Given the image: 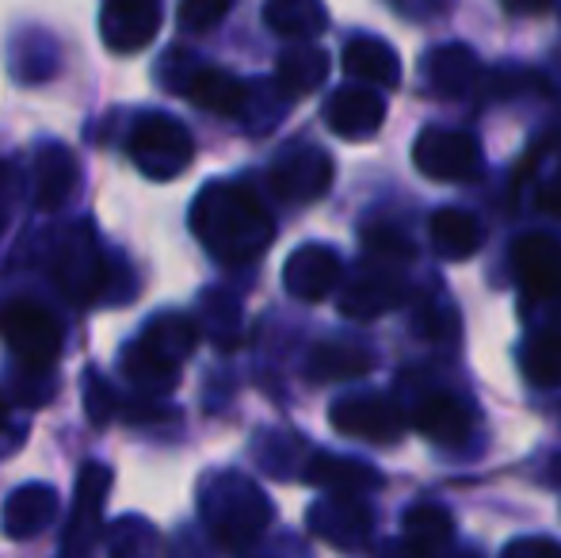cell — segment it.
Returning <instances> with one entry per match:
<instances>
[{"instance_id":"cell-38","label":"cell","mask_w":561,"mask_h":558,"mask_svg":"<svg viewBox=\"0 0 561 558\" xmlns=\"http://www.w3.org/2000/svg\"><path fill=\"white\" fill-rule=\"evenodd\" d=\"M27 379H15V398L27 406H43L54 395V379L50 372H23Z\"/></svg>"},{"instance_id":"cell-26","label":"cell","mask_w":561,"mask_h":558,"mask_svg":"<svg viewBox=\"0 0 561 558\" xmlns=\"http://www.w3.org/2000/svg\"><path fill=\"white\" fill-rule=\"evenodd\" d=\"M138 344L153 352V356H161L164 364L180 367L199 344V326L192 318H184V314H161V318H153L141 329Z\"/></svg>"},{"instance_id":"cell-16","label":"cell","mask_w":561,"mask_h":558,"mask_svg":"<svg viewBox=\"0 0 561 558\" xmlns=\"http://www.w3.org/2000/svg\"><path fill=\"white\" fill-rule=\"evenodd\" d=\"M340 280H344V264H340V257L329 246H302L283 264V283L302 303L329 298L340 287Z\"/></svg>"},{"instance_id":"cell-17","label":"cell","mask_w":561,"mask_h":558,"mask_svg":"<svg viewBox=\"0 0 561 558\" xmlns=\"http://www.w3.org/2000/svg\"><path fill=\"white\" fill-rule=\"evenodd\" d=\"M416 432H421L428 444H439V447H458L470 440L473 432V413L470 406L462 402L458 395H447V390H436V395L421 398L409 418Z\"/></svg>"},{"instance_id":"cell-6","label":"cell","mask_w":561,"mask_h":558,"mask_svg":"<svg viewBox=\"0 0 561 558\" xmlns=\"http://www.w3.org/2000/svg\"><path fill=\"white\" fill-rule=\"evenodd\" d=\"M413 164L428 180L458 184V180H473L481 172V146L466 130L424 127L413 141Z\"/></svg>"},{"instance_id":"cell-37","label":"cell","mask_w":561,"mask_h":558,"mask_svg":"<svg viewBox=\"0 0 561 558\" xmlns=\"http://www.w3.org/2000/svg\"><path fill=\"white\" fill-rule=\"evenodd\" d=\"M501 558H561V544L550 536H524L512 539L501 551Z\"/></svg>"},{"instance_id":"cell-28","label":"cell","mask_w":561,"mask_h":558,"mask_svg":"<svg viewBox=\"0 0 561 558\" xmlns=\"http://www.w3.org/2000/svg\"><path fill=\"white\" fill-rule=\"evenodd\" d=\"M264 23L279 38H295L298 46H310L329 27V12L313 0H272L264 4Z\"/></svg>"},{"instance_id":"cell-42","label":"cell","mask_w":561,"mask_h":558,"mask_svg":"<svg viewBox=\"0 0 561 558\" xmlns=\"http://www.w3.org/2000/svg\"><path fill=\"white\" fill-rule=\"evenodd\" d=\"M455 558H478V555H455Z\"/></svg>"},{"instance_id":"cell-13","label":"cell","mask_w":561,"mask_h":558,"mask_svg":"<svg viewBox=\"0 0 561 558\" xmlns=\"http://www.w3.org/2000/svg\"><path fill=\"white\" fill-rule=\"evenodd\" d=\"M161 4L157 0H107L100 8V35L104 46L115 54H138L161 31Z\"/></svg>"},{"instance_id":"cell-34","label":"cell","mask_w":561,"mask_h":558,"mask_svg":"<svg viewBox=\"0 0 561 558\" xmlns=\"http://www.w3.org/2000/svg\"><path fill=\"white\" fill-rule=\"evenodd\" d=\"M81 387H84V413H89L92 424H107V421H115L118 413H123V410H118V395L112 390V383H107L104 375L92 372V367L84 372Z\"/></svg>"},{"instance_id":"cell-24","label":"cell","mask_w":561,"mask_h":558,"mask_svg":"<svg viewBox=\"0 0 561 558\" xmlns=\"http://www.w3.org/2000/svg\"><path fill=\"white\" fill-rule=\"evenodd\" d=\"M428 238L444 261H470L485 246V226L462 207H439L428 223Z\"/></svg>"},{"instance_id":"cell-4","label":"cell","mask_w":561,"mask_h":558,"mask_svg":"<svg viewBox=\"0 0 561 558\" xmlns=\"http://www.w3.org/2000/svg\"><path fill=\"white\" fill-rule=\"evenodd\" d=\"M126 153L138 164L141 176L164 184V180H176L180 172H187V164H192V157H195V138L176 115L149 112L134 123Z\"/></svg>"},{"instance_id":"cell-41","label":"cell","mask_w":561,"mask_h":558,"mask_svg":"<svg viewBox=\"0 0 561 558\" xmlns=\"http://www.w3.org/2000/svg\"><path fill=\"white\" fill-rule=\"evenodd\" d=\"M4 421H8V406H4V398H0V429H4Z\"/></svg>"},{"instance_id":"cell-27","label":"cell","mask_w":561,"mask_h":558,"mask_svg":"<svg viewBox=\"0 0 561 558\" xmlns=\"http://www.w3.org/2000/svg\"><path fill=\"white\" fill-rule=\"evenodd\" d=\"M450 536H455V516H450L444 505L424 501V505H413L405 513L398 544H405L409 551H416L421 558H436L439 547L450 544Z\"/></svg>"},{"instance_id":"cell-14","label":"cell","mask_w":561,"mask_h":558,"mask_svg":"<svg viewBox=\"0 0 561 558\" xmlns=\"http://www.w3.org/2000/svg\"><path fill=\"white\" fill-rule=\"evenodd\" d=\"M325 123L336 138L367 141L378 135L386 123V100L382 92H370L363 84H344L325 100Z\"/></svg>"},{"instance_id":"cell-3","label":"cell","mask_w":561,"mask_h":558,"mask_svg":"<svg viewBox=\"0 0 561 558\" xmlns=\"http://www.w3.org/2000/svg\"><path fill=\"white\" fill-rule=\"evenodd\" d=\"M50 276L58 291L77 306H89L96 298L112 295V264L100 249L96 234L89 223H77L54 238L50 249Z\"/></svg>"},{"instance_id":"cell-29","label":"cell","mask_w":561,"mask_h":558,"mask_svg":"<svg viewBox=\"0 0 561 558\" xmlns=\"http://www.w3.org/2000/svg\"><path fill=\"white\" fill-rule=\"evenodd\" d=\"M519 372L531 387H561V329H539L519 344Z\"/></svg>"},{"instance_id":"cell-35","label":"cell","mask_w":561,"mask_h":558,"mask_svg":"<svg viewBox=\"0 0 561 558\" xmlns=\"http://www.w3.org/2000/svg\"><path fill=\"white\" fill-rule=\"evenodd\" d=\"M180 27L192 35H207L215 23H222L229 15V0H184L180 4Z\"/></svg>"},{"instance_id":"cell-10","label":"cell","mask_w":561,"mask_h":558,"mask_svg":"<svg viewBox=\"0 0 561 558\" xmlns=\"http://www.w3.org/2000/svg\"><path fill=\"white\" fill-rule=\"evenodd\" d=\"M329 421H333L340 436L363 440V444H398L401 432H405V413L386 395L340 398L329 410Z\"/></svg>"},{"instance_id":"cell-8","label":"cell","mask_w":561,"mask_h":558,"mask_svg":"<svg viewBox=\"0 0 561 558\" xmlns=\"http://www.w3.org/2000/svg\"><path fill=\"white\" fill-rule=\"evenodd\" d=\"M409 303V283L398 269H386V264H363L355 276L344 280L340 287V314L352 321H375L382 314L398 310Z\"/></svg>"},{"instance_id":"cell-39","label":"cell","mask_w":561,"mask_h":558,"mask_svg":"<svg viewBox=\"0 0 561 558\" xmlns=\"http://www.w3.org/2000/svg\"><path fill=\"white\" fill-rule=\"evenodd\" d=\"M535 200H539L542 210H550V215H561V169L550 180H542L539 195H535Z\"/></svg>"},{"instance_id":"cell-23","label":"cell","mask_w":561,"mask_h":558,"mask_svg":"<svg viewBox=\"0 0 561 558\" xmlns=\"http://www.w3.org/2000/svg\"><path fill=\"white\" fill-rule=\"evenodd\" d=\"M375 367V352L355 341H318L306 356V379L310 383H347L363 379Z\"/></svg>"},{"instance_id":"cell-7","label":"cell","mask_w":561,"mask_h":558,"mask_svg":"<svg viewBox=\"0 0 561 558\" xmlns=\"http://www.w3.org/2000/svg\"><path fill=\"white\" fill-rule=\"evenodd\" d=\"M107 493H112V467L89 463L77 478L73 509H69L66 536H61V555L66 558H89V551L96 547L100 532H104Z\"/></svg>"},{"instance_id":"cell-9","label":"cell","mask_w":561,"mask_h":558,"mask_svg":"<svg viewBox=\"0 0 561 558\" xmlns=\"http://www.w3.org/2000/svg\"><path fill=\"white\" fill-rule=\"evenodd\" d=\"M267 184L283 203H313L333 187V157L318 146H290L267 169Z\"/></svg>"},{"instance_id":"cell-40","label":"cell","mask_w":561,"mask_h":558,"mask_svg":"<svg viewBox=\"0 0 561 558\" xmlns=\"http://www.w3.org/2000/svg\"><path fill=\"white\" fill-rule=\"evenodd\" d=\"M504 12H508V15H550V12H554V4H547V0H539V4H519V0H504Z\"/></svg>"},{"instance_id":"cell-32","label":"cell","mask_w":561,"mask_h":558,"mask_svg":"<svg viewBox=\"0 0 561 558\" xmlns=\"http://www.w3.org/2000/svg\"><path fill=\"white\" fill-rule=\"evenodd\" d=\"M203 329H207L215 344L233 349L237 337H241V306H237V298H229L226 291H207V295H203V326H199V333H203Z\"/></svg>"},{"instance_id":"cell-15","label":"cell","mask_w":561,"mask_h":558,"mask_svg":"<svg viewBox=\"0 0 561 558\" xmlns=\"http://www.w3.org/2000/svg\"><path fill=\"white\" fill-rule=\"evenodd\" d=\"M61 498L54 486L46 482H27L20 490L8 493L4 509H0V528H4L8 539L23 544V539H35L58 521Z\"/></svg>"},{"instance_id":"cell-11","label":"cell","mask_w":561,"mask_h":558,"mask_svg":"<svg viewBox=\"0 0 561 558\" xmlns=\"http://www.w3.org/2000/svg\"><path fill=\"white\" fill-rule=\"evenodd\" d=\"M512 272L527 303L561 298V241L550 234H519L512 241Z\"/></svg>"},{"instance_id":"cell-22","label":"cell","mask_w":561,"mask_h":558,"mask_svg":"<svg viewBox=\"0 0 561 558\" xmlns=\"http://www.w3.org/2000/svg\"><path fill=\"white\" fill-rule=\"evenodd\" d=\"M180 96H187L199 112H210V115H244L249 112L252 92L241 77L226 73V69L195 66V73L187 77Z\"/></svg>"},{"instance_id":"cell-5","label":"cell","mask_w":561,"mask_h":558,"mask_svg":"<svg viewBox=\"0 0 561 558\" xmlns=\"http://www.w3.org/2000/svg\"><path fill=\"white\" fill-rule=\"evenodd\" d=\"M0 341L20 360L23 372H50L61 352V326L35 298H8L0 303Z\"/></svg>"},{"instance_id":"cell-21","label":"cell","mask_w":561,"mask_h":558,"mask_svg":"<svg viewBox=\"0 0 561 558\" xmlns=\"http://www.w3.org/2000/svg\"><path fill=\"white\" fill-rule=\"evenodd\" d=\"M478 77H481V66L470 46L447 43V46H432V50L424 54V84H428L436 96L462 100L466 92H473Z\"/></svg>"},{"instance_id":"cell-36","label":"cell","mask_w":561,"mask_h":558,"mask_svg":"<svg viewBox=\"0 0 561 558\" xmlns=\"http://www.w3.org/2000/svg\"><path fill=\"white\" fill-rule=\"evenodd\" d=\"M195 66H199V58H192V54H184V50H169V54H164V61H161L164 89H172L180 96V92H184V84H187V77L195 73Z\"/></svg>"},{"instance_id":"cell-30","label":"cell","mask_w":561,"mask_h":558,"mask_svg":"<svg viewBox=\"0 0 561 558\" xmlns=\"http://www.w3.org/2000/svg\"><path fill=\"white\" fill-rule=\"evenodd\" d=\"M123 375L141 390V395H169L172 387L180 383V367L164 364L161 356H153L149 349H141L138 341L123 349Z\"/></svg>"},{"instance_id":"cell-12","label":"cell","mask_w":561,"mask_h":558,"mask_svg":"<svg viewBox=\"0 0 561 558\" xmlns=\"http://www.w3.org/2000/svg\"><path fill=\"white\" fill-rule=\"evenodd\" d=\"M306 528L340 551H359L375 532V513L363 498H329L325 493L306 513Z\"/></svg>"},{"instance_id":"cell-19","label":"cell","mask_w":561,"mask_h":558,"mask_svg":"<svg viewBox=\"0 0 561 558\" xmlns=\"http://www.w3.org/2000/svg\"><path fill=\"white\" fill-rule=\"evenodd\" d=\"M81 184V164L58 141H43L35 149V207L38 210H61L77 195Z\"/></svg>"},{"instance_id":"cell-31","label":"cell","mask_w":561,"mask_h":558,"mask_svg":"<svg viewBox=\"0 0 561 558\" xmlns=\"http://www.w3.org/2000/svg\"><path fill=\"white\" fill-rule=\"evenodd\" d=\"M107 558H157V528L141 516H118L107 528Z\"/></svg>"},{"instance_id":"cell-18","label":"cell","mask_w":561,"mask_h":558,"mask_svg":"<svg viewBox=\"0 0 561 558\" xmlns=\"http://www.w3.org/2000/svg\"><path fill=\"white\" fill-rule=\"evenodd\" d=\"M340 66L363 89H398L401 84V58L390 43L375 35H355L344 43Z\"/></svg>"},{"instance_id":"cell-2","label":"cell","mask_w":561,"mask_h":558,"mask_svg":"<svg viewBox=\"0 0 561 558\" xmlns=\"http://www.w3.org/2000/svg\"><path fill=\"white\" fill-rule=\"evenodd\" d=\"M199 513L215 544H222L226 551H244L272 524V501L252 478L237 475V470H222V475L203 478Z\"/></svg>"},{"instance_id":"cell-20","label":"cell","mask_w":561,"mask_h":558,"mask_svg":"<svg viewBox=\"0 0 561 558\" xmlns=\"http://www.w3.org/2000/svg\"><path fill=\"white\" fill-rule=\"evenodd\" d=\"M302 478L310 486L329 490V498H363V493L382 486V470H375L370 463L347 459V455H333V452L313 455V459L306 463Z\"/></svg>"},{"instance_id":"cell-33","label":"cell","mask_w":561,"mask_h":558,"mask_svg":"<svg viewBox=\"0 0 561 558\" xmlns=\"http://www.w3.org/2000/svg\"><path fill=\"white\" fill-rule=\"evenodd\" d=\"M363 249H367L370 261L386 264V269H398V264H409L416 257L413 241H409L398 226H386V223L363 230Z\"/></svg>"},{"instance_id":"cell-1","label":"cell","mask_w":561,"mask_h":558,"mask_svg":"<svg viewBox=\"0 0 561 558\" xmlns=\"http://www.w3.org/2000/svg\"><path fill=\"white\" fill-rule=\"evenodd\" d=\"M192 234L215 261L249 264L267 253L275 223L252 187L210 180L192 203Z\"/></svg>"},{"instance_id":"cell-25","label":"cell","mask_w":561,"mask_h":558,"mask_svg":"<svg viewBox=\"0 0 561 558\" xmlns=\"http://www.w3.org/2000/svg\"><path fill=\"white\" fill-rule=\"evenodd\" d=\"M325 77H329V54L318 50V46H290L275 61V89L290 100L321 89Z\"/></svg>"}]
</instances>
